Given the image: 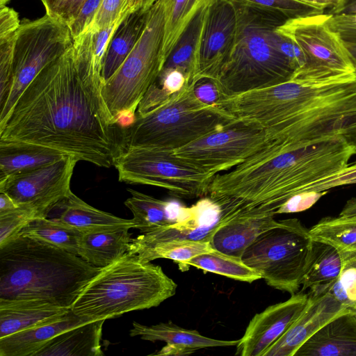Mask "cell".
Here are the masks:
<instances>
[{
  "instance_id": "cell-1",
  "label": "cell",
  "mask_w": 356,
  "mask_h": 356,
  "mask_svg": "<svg viewBox=\"0 0 356 356\" xmlns=\"http://www.w3.org/2000/svg\"><path fill=\"white\" fill-rule=\"evenodd\" d=\"M93 34L74 40L20 95L0 140L33 143L78 161L110 168L123 149L119 127L102 95V64L94 54Z\"/></svg>"
},
{
  "instance_id": "cell-2",
  "label": "cell",
  "mask_w": 356,
  "mask_h": 356,
  "mask_svg": "<svg viewBox=\"0 0 356 356\" xmlns=\"http://www.w3.org/2000/svg\"><path fill=\"white\" fill-rule=\"evenodd\" d=\"M235 119L257 124L285 152L332 137L356 148V71L294 74L284 82L222 99Z\"/></svg>"
},
{
  "instance_id": "cell-3",
  "label": "cell",
  "mask_w": 356,
  "mask_h": 356,
  "mask_svg": "<svg viewBox=\"0 0 356 356\" xmlns=\"http://www.w3.org/2000/svg\"><path fill=\"white\" fill-rule=\"evenodd\" d=\"M354 154L356 148L341 137L281 152L272 143L230 172L213 177L207 196L220 209L217 224L277 215L309 184L347 167Z\"/></svg>"
},
{
  "instance_id": "cell-4",
  "label": "cell",
  "mask_w": 356,
  "mask_h": 356,
  "mask_svg": "<svg viewBox=\"0 0 356 356\" xmlns=\"http://www.w3.org/2000/svg\"><path fill=\"white\" fill-rule=\"evenodd\" d=\"M101 268L77 254L19 234L0 247V300H40L71 309Z\"/></svg>"
},
{
  "instance_id": "cell-5",
  "label": "cell",
  "mask_w": 356,
  "mask_h": 356,
  "mask_svg": "<svg viewBox=\"0 0 356 356\" xmlns=\"http://www.w3.org/2000/svg\"><path fill=\"white\" fill-rule=\"evenodd\" d=\"M234 4L238 15L234 47L215 80L220 99L284 82L295 72L274 42L275 30L288 19L274 12Z\"/></svg>"
},
{
  "instance_id": "cell-6",
  "label": "cell",
  "mask_w": 356,
  "mask_h": 356,
  "mask_svg": "<svg viewBox=\"0 0 356 356\" xmlns=\"http://www.w3.org/2000/svg\"><path fill=\"white\" fill-rule=\"evenodd\" d=\"M177 284L161 267L127 252L102 268L83 289L71 309L93 321L159 306L173 296Z\"/></svg>"
},
{
  "instance_id": "cell-7",
  "label": "cell",
  "mask_w": 356,
  "mask_h": 356,
  "mask_svg": "<svg viewBox=\"0 0 356 356\" xmlns=\"http://www.w3.org/2000/svg\"><path fill=\"white\" fill-rule=\"evenodd\" d=\"M194 84L186 83L178 92L123 129L125 147H159L175 150L236 120L218 106L207 104L194 92Z\"/></svg>"
},
{
  "instance_id": "cell-8",
  "label": "cell",
  "mask_w": 356,
  "mask_h": 356,
  "mask_svg": "<svg viewBox=\"0 0 356 356\" xmlns=\"http://www.w3.org/2000/svg\"><path fill=\"white\" fill-rule=\"evenodd\" d=\"M164 36V12L158 0L149 10L145 28L134 49L103 84L102 95L115 120L124 113L136 115L140 101L156 81L165 63Z\"/></svg>"
},
{
  "instance_id": "cell-9",
  "label": "cell",
  "mask_w": 356,
  "mask_h": 356,
  "mask_svg": "<svg viewBox=\"0 0 356 356\" xmlns=\"http://www.w3.org/2000/svg\"><path fill=\"white\" fill-rule=\"evenodd\" d=\"M312 242L309 229L298 219L281 220L261 233L241 259L268 286L293 295L301 286Z\"/></svg>"
},
{
  "instance_id": "cell-10",
  "label": "cell",
  "mask_w": 356,
  "mask_h": 356,
  "mask_svg": "<svg viewBox=\"0 0 356 356\" xmlns=\"http://www.w3.org/2000/svg\"><path fill=\"white\" fill-rule=\"evenodd\" d=\"M159 147H125L114 166L120 181L160 187L181 198L207 196L213 177Z\"/></svg>"
},
{
  "instance_id": "cell-11",
  "label": "cell",
  "mask_w": 356,
  "mask_h": 356,
  "mask_svg": "<svg viewBox=\"0 0 356 356\" xmlns=\"http://www.w3.org/2000/svg\"><path fill=\"white\" fill-rule=\"evenodd\" d=\"M73 42L68 25L47 14L21 23L15 38L10 88L0 106V126L27 86L45 67L71 47Z\"/></svg>"
},
{
  "instance_id": "cell-12",
  "label": "cell",
  "mask_w": 356,
  "mask_h": 356,
  "mask_svg": "<svg viewBox=\"0 0 356 356\" xmlns=\"http://www.w3.org/2000/svg\"><path fill=\"white\" fill-rule=\"evenodd\" d=\"M273 141L256 123L236 120L174 150L177 157L213 177L245 162Z\"/></svg>"
},
{
  "instance_id": "cell-13",
  "label": "cell",
  "mask_w": 356,
  "mask_h": 356,
  "mask_svg": "<svg viewBox=\"0 0 356 356\" xmlns=\"http://www.w3.org/2000/svg\"><path fill=\"white\" fill-rule=\"evenodd\" d=\"M79 161L67 155L52 163L0 182L6 193L21 207L31 210L35 218H47L72 193L70 181Z\"/></svg>"
},
{
  "instance_id": "cell-14",
  "label": "cell",
  "mask_w": 356,
  "mask_h": 356,
  "mask_svg": "<svg viewBox=\"0 0 356 356\" xmlns=\"http://www.w3.org/2000/svg\"><path fill=\"white\" fill-rule=\"evenodd\" d=\"M329 16L323 13L288 19L276 31L300 47L313 70L355 72L343 41L328 25Z\"/></svg>"
},
{
  "instance_id": "cell-15",
  "label": "cell",
  "mask_w": 356,
  "mask_h": 356,
  "mask_svg": "<svg viewBox=\"0 0 356 356\" xmlns=\"http://www.w3.org/2000/svg\"><path fill=\"white\" fill-rule=\"evenodd\" d=\"M237 27L235 4L230 0H211L202 34L196 81L218 78L234 49Z\"/></svg>"
},
{
  "instance_id": "cell-16",
  "label": "cell",
  "mask_w": 356,
  "mask_h": 356,
  "mask_svg": "<svg viewBox=\"0 0 356 356\" xmlns=\"http://www.w3.org/2000/svg\"><path fill=\"white\" fill-rule=\"evenodd\" d=\"M308 293L298 291L284 302L268 306L256 314L249 322L243 336L239 339L236 355L263 356L293 325L303 312Z\"/></svg>"
},
{
  "instance_id": "cell-17",
  "label": "cell",
  "mask_w": 356,
  "mask_h": 356,
  "mask_svg": "<svg viewBox=\"0 0 356 356\" xmlns=\"http://www.w3.org/2000/svg\"><path fill=\"white\" fill-rule=\"evenodd\" d=\"M307 303L297 320L263 356H294L316 331L348 309L327 292H308Z\"/></svg>"
},
{
  "instance_id": "cell-18",
  "label": "cell",
  "mask_w": 356,
  "mask_h": 356,
  "mask_svg": "<svg viewBox=\"0 0 356 356\" xmlns=\"http://www.w3.org/2000/svg\"><path fill=\"white\" fill-rule=\"evenodd\" d=\"M294 356H356V316L350 309L334 317L296 351Z\"/></svg>"
},
{
  "instance_id": "cell-19",
  "label": "cell",
  "mask_w": 356,
  "mask_h": 356,
  "mask_svg": "<svg viewBox=\"0 0 356 356\" xmlns=\"http://www.w3.org/2000/svg\"><path fill=\"white\" fill-rule=\"evenodd\" d=\"M70 309L40 300H0V339L55 321Z\"/></svg>"
},
{
  "instance_id": "cell-20",
  "label": "cell",
  "mask_w": 356,
  "mask_h": 356,
  "mask_svg": "<svg viewBox=\"0 0 356 356\" xmlns=\"http://www.w3.org/2000/svg\"><path fill=\"white\" fill-rule=\"evenodd\" d=\"M93 321L75 314L70 309L59 318L0 339V356H34L44 344L60 333Z\"/></svg>"
},
{
  "instance_id": "cell-21",
  "label": "cell",
  "mask_w": 356,
  "mask_h": 356,
  "mask_svg": "<svg viewBox=\"0 0 356 356\" xmlns=\"http://www.w3.org/2000/svg\"><path fill=\"white\" fill-rule=\"evenodd\" d=\"M274 216L241 218L216 224L209 238L211 246L222 253L241 257L245 250L261 233L277 225L278 220Z\"/></svg>"
},
{
  "instance_id": "cell-22",
  "label": "cell",
  "mask_w": 356,
  "mask_h": 356,
  "mask_svg": "<svg viewBox=\"0 0 356 356\" xmlns=\"http://www.w3.org/2000/svg\"><path fill=\"white\" fill-rule=\"evenodd\" d=\"M65 156L42 145L0 140V182L52 163Z\"/></svg>"
},
{
  "instance_id": "cell-23",
  "label": "cell",
  "mask_w": 356,
  "mask_h": 356,
  "mask_svg": "<svg viewBox=\"0 0 356 356\" xmlns=\"http://www.w3.org/2000/svg\"><path fill=\"white\" fill-rule=\"evenodd\" d=\"M105 319L67 330L44 344L34 356H102V326Z\"/></svg>"
},
{
  "instance_id": "cell-24",
  "label": "cell",
  "mask_w": 356,
  "mask_h": 356,
  "mask_svg": "<svg viewBox=\"0 0 356 356\" xmlns=\"http://www.w3.org/2000/svg\"><path fill=\"white\" fill-rule=\"evenodd\" d=\"M211 1L205 0L198 8L176 42L163 66V68L181 70L190 83L196 81L202 34Z\"/></svg>"
},
{
  "instance_id": "cell-25",
  "label": "cell",
  "mask_w": 356,
  "mask_h": 356,
  "mask_svg": "<svg viewBox=\"0 0 356 356\" xmlns=\"http://www.w3.org/2000/svg\"><path fill=\"white\" fill-rule=\"evenodd\" d=\"M58 221L71 225L81 232L111 231L134 228L133 219H124L99 210L83 201L72 192L60 204Z\"/></svg>"
},
{
  "instance_id": "cell-26",
  "label": "cell",
  "mask_w": 356,
  "mask_h": 356,
  "mask_svg": "<svg viewBox=\"0 0 356 356\" xmlns=\"http://www.w3.org/2000/svg\"><path fill=\"white\" fill-rule=\"evenodd\" d=\"M129 331L131 337L140 336L141 339L164 341L168 345L184 348L195 352L211 347L236 346L239 340L225 341L209 338L195 330L179 327L172 322L160 323L150 326L133 322Z\"/></svg>"
},
{
  "instance_id": "cell-27",
  "label": "cell",
  "mask_w": 356,
  "mask_h": 356,
  "mask_svg": "<svg viewBox=\"0 0 356 356\" xmlns=\"http://www.w3.org/2000/svg\"><path fill=\"white\" fill-rule=\"evenodd\" d=\"M129 229L83 233L79 256L95 267L108 266L129 251L133 238Z\"/></svg>"
},
{
  "instance_id": "cell-28",
  "label": "cell",
  "mask_w": 356,
  "mask_h": 356,
  "mask_svg": "<svg viewBox=\"0 0 356 356\" xmlns=\"http://www.w3.org/2000/svg\"><path fill=\"white\" fill-rule=\"evenodd\" d=\"M344 256L330 245L313 241L309 259L302 276V290L321 293L337 279Z\"/></svg>"
},
{
  "instance_id": "cell-29",
  "label": "cell",
  "mask_w": 356,
  "mask_h": 356,
  "mask_svg": "<svg viewBox=\"0 0 356 356\" xmlns=\"http://www.w3.org/2000/svg\"><path fill=\"white\" fill-rule=\"evenodd\" d=\"M149 10H138L130 13L113 36L102 65L104 83L120 68L131 53L145 28Z\"/></svg>"
},
{
  "instance_id": "cell-30",
  "label": "cell",
  "mask_w": 356,
  "mask_h": 356,
  "mask_svg": "<svg viewBox=\"0 0 356 356\" xmlns=\"http://www.w3.org/2000/svg\"><path fill=\"white\" fill-rule=\"evenodd\" d=\"M213 250L209 238L174 239L151 245L131 244L129 252L137 254L144 261L160 258L170 259L178 263L182 270L190 259Z\"/></svg>"
},
{
  "instance_id": "cell-31",
  "label": "cell",
  "mask_w": 356,
  "mask_h": 356,
  "mask_svg": "<svg viewBox=\"0 0 356 356\" xmlns=\"http://www.w3.org/2000/svg\"><path fill=\"white\" fill-rule=\"evenodd\" d=\"M131 197L124 204L134 215V228L142 233L155 231L174 223L170 216L172 202L156 199L134 189H128Z\"/></svg>"
},
{
  "instance_id": "cell-32",
  "label": "cell",
  "mask_w": 356,
  "mask_h": 356,
  "mask_svg": "<svg viewBox=\"0 0 356 356\" xmlns=\"http://www.w3.org/2000/svg\"><path fill=\"white\" fill-rule=\"evenodd\" d=\"M309 232L313 241L330 245L343 255L356 254V216L323 218Z\"/></svg>"
},
{
  "instance_id": "cell-33",
  "label": "cell",
  "mask_w": 356,
  "mask_h": 356,
  "mask_svg": "<svg viewBox=\"0 0 356 356\" xmlns=\"http://www.w3.org/2000/svg\"><path fill=\"white\" fill-rule=\"evenodd\" d=\"M19 234L41 240L79 255L83 232L56 219L40 218L30 221Z\"/></svg>"
},
{
  "instance_id": "cell-34",
  "label": "cell",
  "mask_w": 356,
  "mask_h": 356,
  "mask_svg": "<svg viewBox=\"0 0 356 356\" xmlns=\"http://www.w3.org/2000/svg\"><path fill=\"white\" fill-rule=\"evenodd\" d=\"M188 266L203 270L229 278L252 283L261 279L260 274L247 266L241 257L229 255L216 250L200 254L189 261L185 266V270Z\"/></svg>"
},
{
  "instance_id": "cell-35",
  "label": "cell",
  "mask_w": 356,
  "mask_h": 356,
  "mask_svg": "<svg viewBox=\"0 0 356 356\" xmlns=\"http://www.w3.org/2000/svg\"><path fill=\"white\" fill-rule=\"evenodd\" d=\"M165 18L164 62L194 14L205 0H159ZM165 64V63H164Z\"/></svg>"
},
{
  "instance_id": "cell-36",
  "label": "cell",
  "mask_w": 356,
  "mask_h": 356,
  "mask_svg": "<svg viewBox=\"0 0 356 356\" xmlns=\"http://www.w3.org/2000/svg\"><path fill=\"white\" fill-rule=\"evenodd\" d=\"M343 256L341 273L326 292L349 309L356 304V254Z\"/></svg>"
},
{
  "instance_id": "cell-37",
  "label": "cell",
  "mask_w": 356,
  "mask_h": 356,
  "mask_svg": "<svg viewBox=\"0 0 356 356\" xmlns=\"http://www.w3.org/2000/svg\"><path fill=\"white\" fill-rule=\"evenodd\" d=\"M234 3L279 13L287 19L323 13L324 10L296 0H230Z\"/></svg>"
},
{
  "instance_id": "cell-38",
  "label": "cell",
  "mask_w": 356,
  "mask_h": 356,
  "mask_svg": "<svg viewBox=\"0 0 356 356\" xmlns=\"http://www.w3.org/2000/svg\"><path fill=\"white\" fill-rule=\"evenodd\" d=\"M33 219H35L34 213L21 207L0 213V247L17 236L22 229Z\"/></svg>"
},
{
  "instance_id": "cell-39",
  "label": "cell",
  "mask_w": 356,
  "mask_h": 356,
  "mask_svg": "<svg viewBox=\"0 0 356 356\" xmlns=\"http://www.w3.org/2000/svg\"><path fill=\"white\" fill-rule=\"evenodd\" d=\"M15 38V35L0 42V106L6 99L12 83Z\"/></svg>"
},
{
  "instance_id": "cell-40",
  "label": "cell",
  "mask_w": 356,
  "mask_h": 356,
  "mask_svg": "<svg viewBox=\"0 0 356 356\" xmlns=\"http://www.w3.org/2000/svg\"><path fill=\"white\" fill-rule=\"evenodd\" d=\"M353 184H356V163L348 165L335 173L309 184L304 188L302 193H327L330 188Z\"/></svg>"
},
{
  "instance_id": "cell-41",
  "label": "cell",
  "mask_w": 356,
  "mask_h": 356,
  "mask_svg": "<svg viewBox=\"0 0 356 356\" xmlns=\"http://www.w3.org/2000/svg\"><path fill=\"white\" fill-rule=\"evenodd\" d=\"M46 14L69 25L86 0H41Z\"/></svg>"
},
{
  "instance_id": "cell-42",
  "label": "cell",
  "mask_w": 356,
  "mask_h": 356,
  "mask_svg": "<svg viewBox=\"0 0 356 356\" xmlns=\"http://www.w3.org/2000/svg\"><path fill=\"white\" fill-rule=\"evenodd\" d=\"M124 1V0H102L87 31H96L114 23L120 15Z\"/></svg>"
},
{
  "instance_id": "cell-43",
  "label": "cell",
  "mask_w": 356,
  "mask_h": 356,
  "mask_svg": "<svg viewBox=\"0 0 356 356\" xmlns=\"http://www.w3.org/2000/svg\"><path fill=\"white\" fill-rule=\"evenodd\" d=\"M102 0H86L75 19L68 25L73 40L90 26Z\"/></svg>"
},
{
  "instance_id": "cell-44",
  "label": "cell",
  "mask_w": 356,
  "mask_h": 356,
  "mask_svg": "<svg viewBox=\"0 0 356 356\" xmlns=\"http://www.w3.org/2000/svg\"><path fill=\"white\" fill-rule=\"evenodd\" d=\"M327 23L330 29L337 34L343 42L356 43V14L351 15H330Z\"/></svg>"
},
{
  "instance_id": "cell-45",
  "label": "cell",
  "mask_w": 356,
  "mask_h": 356,
  "mask_svg": "<svg viewBox=\"0 0 356 356\" xmlns=\"http://www.w3.org/2000/svg\"><path fill=\"white\" fill-rule=\"evenodd\" d=\"M327 193L305 192L289 198L277 211V214L303 211L312 207Z\"/></svg>"
},
{
  "instance_id": "cell-46",
  "label": "cell",
  "mask_w": 356,
  "mask_h": 356,
  "mask_svg": "<svg viewBox=\"0 0 356 356\" xmlns=\"http://www.w3.org/2000/svg\"><path fill=\"white\" fill-rule=\"evenodd\" d=\"M156 82L170 96L180 91L188 83L184 72L177 68H163Z\"/></svg>"
},
{
  "instance_id": "cell-47",
  "label": "cell",
  "mask_w": 356,
  "mask_h": 356,
  "mask_svg": "<svg viewBox=\"0 0 356 356\" xmlns=\"http://www.w3.org/2000/svg\"><path fill=\"white\" fill-rule=\"evenodd\" d=\"M20 25L18 13L13 8L0 7V42L14 37Z\"/></svg>"
},
{
  "instance_id": "cell-48",
  "label": "cell",
  "mask_w": 356,
  "mask_h": 356,
  "mask_svg": "<svg viewBox=\"0 0 356 356\" xmlns=\"http://www.w3.org/2000/svg\"><path fill=\"white\" fill-rule=\"evenodd\" d=\"M193 88L200 101L209 105L218 106L220 95L214 79L201 78L195 82Z\"/></svg>"
},
{
  "instance_id": "cell-49",
  "label": "cell",
  "mask_w": 356,
  "mask_h": 356,
  "mask_svg": "<svg viewBox=\"0 0 356 356\" xmlns=\"http://www.w3.org/2000/svg\"><path fill=\"white\" fill-rule=\"evenodd\" d=\"M157 1L124 0L121 13L130 14L138 10H149Z\"/></svg>"
},
{
  "instance_id": "cell-50",
  "label": "cell",
  "mask_w": 356,
  "mask_h": 356,
  "mask_svg": "<svg viewBox=\"0 0 356 356\" xmlns=\"http://www.w3.org/2000/svg\"><path fill=\"white\" fill-rule=\"evenodd\" d=\"M332 15H351L356 14V0H339L336 6L329 10Z\"/></svg>"
},
{
  "instance_id": "cell-51",
  "label": "cell",
  "mask_w": 356,
  "mask_h": 356,
  "mask_svg": "<svg viewBox=\"0 0 356 356\" xmlns=\"http://www.w3.org/2000/svg\"><path fill=\"white\" fill-rule=\"evenodd\" d=\"M191 350L181 348L175 346L168 345L165 346L162 348L161 350L157 353L152 354V355H162V356H168V355H187L193 353Z\"/></svg>"
},
{
  "instance_id": "cell-52",
  "label": "cell",
  "mask_w": 356,
  "mask_h": 356,
  "mask_svg": "<svg viewBox=\"0 0 356 356\" xmlns=\"http://www.w3.org/2000/svg\"><path fill=\"white\" fill-rule=\"evenodd\" d=\"M314 8L325 10L332 9L337 6L339 0H296Z\"/></svg>"
},
{
  "instance_id": "cell-53",
  "label": "cell",
  "mask_w": 356,
  "mask_h": 356,
  "mask_svg": "<svg viewBox=\"0 0 356 356\" xmlns=\"http://www.w3.org/2000/svg\"><path fill=\"white\" fill-rule=\"evenodd\" d=\"M17 207L6 193L0 192V213L8 212Z\"/></svg>"
},
{
  "instance_id": "cell-54",
  "label": "cell",
  "mask_w": 356,
  "mask_h": 356,
  "mask_svg": "<svg viewBox=\"0 0 356 356\" xmlns=\"http://www.w3.org/2000/svg\"><path fill=\"white\" fill-rule=\"evenodd\" d=\"M340 216H356V198L353 197L348 200L342 209Z\"/></svg>"
},
{
  "instance_id": "cell-55",
  "label": "cell",
  "mask_w": 356,
  "mask_h": 356,
  "mask_svg": "<svg viewBox=\"0 0 356 356\" xmlns=\"http://www.w3.org/2000/svg\"><path fill=\"white\" fill-rule=\"evenodd\" d=\"M352 63L356 70V43L343 42Z\"/></svg>"
},
{
  "instance_id": "cell-56",
  "label": "cell",
  "mask_w": 356,
  "mask_h": 356,
  "mask_svg": "<svg viewBox=\"0 0 356 356\" xmlns=\"http://www.w3.org/2000/svg\"><path fill=\"white\" fill-rule=\"evenodd\" d=\"M10 0H0V7L6 6Z\"/></svg>"
},
{
  "instance_id": "cell-57",
  "label": "cell",
  "mask_w": 356,
  "mask_h": 356,
  "mask_svg": "<svg viewBox=\"0 0 356 356\" xmlns=\"http://www.w3.org/2000/svg\"><path fill=\"white\" fill-rule=\"evenodd\" d=\"M349 309L352 311L356 316V304L349 308Z\"/></svg>"
},
{
  "instance_id": "cell-58",
  "label": "cell",
  "mask_w": 356,
  "mask_h": 356,
  "mask_svg": "<svg viewBox=\"0 0 356 356\" xmlns=\"http://www.w3.org/2000/svg\"><path fill=\"white\" fill-rule=\"evenodd\" d=\"M353 163H356V161Z\"/></svg>"
},
{
  "instance_id": "cell-59",
  "label": "cell",
  "mask_w": 356,
  "mask_h": 356,
  "mask_svg": "<svg viewBox=\"0 0 356 356\" xmlns=\"http://www.w3.org/2000/svg\"><path fill=\"white\" fill-rule=\"evenodd\" d=\"M41 1V0H40Z\"/></svg>"
}]
</instances>
